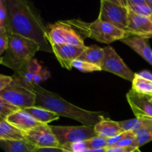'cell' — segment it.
<instances>
[{"instance_id": "cell-1", "label": "cell", "mask_w": 152, "mask_h": 152, "mask_svg": "<svg viewBox=\"0 0 152 152\" xmlns=\"http://www.w3.org/2000/svg\"><path fill=\"white\" fill-rule=\"evenodd\" d=\"M7 16L5 28L9 34H16L35 42L40 50L52 52L48 39V30L39 13L25 0H5Z\"/></svg>"}, {"instance_id": "cell-2", "label": "cell", "mask_w": 152, "mask_h": 152, "mask_svg": "<svg viewBox=\"0 0 152 152\" xmlns=\"http://www.w3.org/2000/svg\"><path fill=\"white\" fill-rule=\"evenodd\" d=\"M37 96L35 106L52 111L57 115L68 117L80 122L83 126L94 127L98 123L105 119L102 112L85 110L62 99L59 95L43 88L40 86L33 85Z\"/></svg>"}, {"instance_id": "cell-3", "label": "cell", "mask_w": 152, "mask_h": 152, "mask_svg": "<svg viewBox=\"0 0 152 152\" xmlns=\"http://www.w3.org/2000/svg\"><path fill=\"white\" fill-rule=\"evenodd\" d=\"M40 48L37 43L16 34H9L8 46L0 64L18 73L32 59Z\"/></svg>"}, {"instance_id": "cell-4", "label": "cell", "mask_w": 152, "mask_h": 152, "mask_svg": "<svg viewBox=\"0 0 152 152\" xmlns=\"http://www.w3.org/2000/svg\"><path fill=\"white\" fill-rule=\"evenodd\" d=\"M59 22L72 28L80 36L94 39L102 43L110 44L130 37L128 33L99 19L92 22H86L78 19L61 20Z\"/></svg>"}, {"instance_id": "cell-5", "label": "cell", "mask_w": 152, "mask_h": 152, "mask_svg": "<svg viewBox=\"0 0 152 152\" xmlns=\"http://www.w3.org/2000/svg\"><path fill=\"white\" fill-rule=\"evenodd\" d=\"M10 85L0 91V96L21 110L35 106L36 96L33 85L25 83L22 78L13 74Z\"/></svg>"}, {"instance_id": "cell-6", "label": "cell", "mask_w": 152, "mask_h": 152, "mask_svg": "<svg viewBox=\"0 0 152 152\" xmlns=\"http://www.w3.org/2000/svg\"><path fill=\"white\" fill-rule=\"evenodd\" d=\"M129 13L127 0H102L98 19L126 32Z\"/></svg>"}, {"instance_id": "cell-7", "label": "cell", "mask_w": 152, "mask_h": 152, "mask_svg": "<svg viewBox=\"0 0 152 152\" xmlns=\"http://www.w3.org/2000/svg\"><path fill=\"white\" fill-rule=\"evenodd\" d=\"M50 126L62 148L66 145L80 143L97 136L94 127L90 126Z\"/></svg>"}, {"instance_id": "cell-8", "label": "cell", "mask_w": 152, "mask_h": 152, "mask_svg": "<svg viewBox=\"0 0 152 152\" xmlns=\"http://www.w3.org/2000/svg\"><path fill=\"white\" fill-rule=\"evenodd\" d=\"M48 39L50 45L70 44L86 47L83 37L74 29L58 22L50 25L48 30Z\"/></svg>"}, {"instance_id": "cell-9", "label": "cell", "mask_w": 152, "mask_h": 152, "mask_svg": "<svg viewBox=\"0 0 152 152\" xmlns=\"http://www.w3.org/2000/svg\"><path fill=\"white\" fill-rule=\"evenodd\" d=\"M101 69L129 81L132 82L134 78V73L126 65L118 53L111 46L104 48V59Z\"/></svg>"}, {"instance_id": "cell-10", "label": "cell", "mask_w": 152, "mask_h": 152, "mask_svg": "<svg viewBox=\"0 0 152 152\" xmlns=\"http://www.w3.org/2000/svg\"><path fill=\"white\" fill-rule=\"evenodd\" d=\"M24 138L37 148H62L50 125L42 124L23 132Z\"/></svg>"}, {"instance_id": "cell-11", "label": "cell", "mask_w": 152, "mask_h": 152, "mask_svg": "<svg viewBox=\"0 0 152 152\" xmlns=\"http://www.w3.org/2000/svg\"><path fill=\"white\" fill-rule=\"evenodd\" d=\"M50 46L52 52L54 53L61 66L68 70L73 68L72 62L78 59L86 47L70 44L52 45Z\"/></svg>"}, {"instance_id": "cell-12", "label": "cell", "mask_w": 152, "mask_h": 152, "mask_svg": "<svg viewBox=\"0 0 152 152\" xmlns=\"http://www.w3.org/2000/svg\"><path fill=\"white\" fill-rule=\"evenodd\" d=\"M126 98L135 117L152 118V95L141 94L131 89Z\"/></svg>"}, {"instance_id": "cell-13", "label": "cell", "mask_w": 152, "mask_h": 152, "mask_svg": "<svg viewBox=\"0 0 152 152\" xmlns=\"http://www.w3.org/2000/svg\"><path fill=\"white\" fill-rule=\"evenodd\" d=\"M126 33L130 36L152 38V25L148 16L137 14L129 10Z\"/></svg>"}, {"instance_id": "cell-14", "label": "cell", "mask_w": 152, "mask_h": 152, "mask_svg": "<svg viewBox=\"0 0 152 152\" xmlns=\"http://www.w3.org/2000/svg\"><path fill=\"white\" fill-rule=\"evenodd\" d=\"M133 132L139 148L152 141V118L136 117L134 120Z\"/></svg>"}, {"instance_id": "cell-15", "label": "cell", "mask_w": 152, "mask_h": 152, "mask_svg": "<svg viewBox=\"0 0 152 152\" xmlns=\"http://www.w3.org/2000/svg\"><path fill=\"white\" fill-rule=\"evenodd\" d=\"M6 121L23 132L31 130L42 124L36 120L31 114H28L25 110L21 109L10 114L7 118Z\"/></svg>"}, {"instance_id": "cell-16", "label": "cell", "mask_w": 152, "mask_h": 152, "mask_svg": "<svg viewBox=\"0 0 152 152\" xmlns=\"http://www.w3.org/2000/svg\"><path fill=\"white\" fill-rule=\"evenodd\" d=\"M120 41L130 47L152 65V50L148 44V39L137 36H130Z\"/></svg>"}, {"instance_id": "cell-17", "label": "cell", "mask_w": 152, "mask_h": 152, "mask_svg": "<svg viewBox=\"0 0 152 152\" xmlns=\"http://www.w3.org/2000/svg\"><path fill=\"white\" fill-rule=\"evenodd\" d=\"M94 129L97 136L107 139L113 138L124 133V131L120 126L119 122L113 121L106 118L98 123Z\"/></svg>"}, {"instance_id": "cell-18", "label": "cell", "mask_w": 152, "mask_h": 152, "mask_svg": "<svg viewBox=\"0 0 152 152\" xmlns=\"http://www.w3.org/2000/svg\"><path fill=\"white\" fill-rule=\"evenodd\" d=\"M103 59L104 48H102L98 45H91L86 47L77 59L94 64L101 68Z\"/></svg>"}, {"instance_id": "cell-19", "label": "cell", "mask_w": 152, "mask_h": 152, "mask_svg": "<svg viewBox=\"0 0 152 152\" xmlns=\"http://www.w3.org/2000/svg\"><path fill=\"white\" fill-rule=\"evenodd\" d=\"M0 148L5 152H35L37 148L25 139L0 141Z\"/></svg>"}, {"instance_id": "cell-20", "label": "cell", "mask_w": 152, "mask_h": 152, "mask_svg": "<svg viewBox=\"0 0 152 152\" xmlns=\"http://www.w3.org/2000/svg\"><path fill=\"white\" fill-rule=\"evenodd\" d=\"M24 139L23 132L15 128L6 120L0 121V141Z\"/></svg>"}, {"instance_id": "cell-21", "label": "cell", "mask_w": 152, "mask_h": 152, "mask_svg": "<svg viewBox=\"0 0 152 152\" xmlns=\"http://www.w3.org/2000/svg\"><path fill=\"white\" fill-rule=\"evenodd\" d=\"M25 111L31 114L36 120L42 124H48L50 122L57 120L59 118V116L55 113L40 107L34 106L26 108Z\"/></svg>"}, {"instance_id": "cell-22", "label": "cell", "mask_w": 152, "mask_h": 152, "mask_svg": "<svg viewBox=\"0 0 152 152\" xmlns=\"http://www.w3.org/2000/svg\"><path fill=\"white\" fill-rule=\"evenodd\" d=\"M42 69L41 65L36 59H32L23 69L19 72L14 73L20 78H22L25 83L28 84H32V80Z\"/></svg>"}, {"instance_id": "cell-23", "label": "cell", "mask_w": 152, "mask_h": 152, "mask_svg": "<svg viewBox=\"0 0 152 152\" xmlns=\"http://www.w3.org/2000/svg\"><path fill=\"white\" fill-rule=\"evenodd\" d=\"M132 90L141 94L152 95V82L135 74L132 81Z\"/></svg>"}, {"instance_id": "cell-24", "label": "cell", "mask_w": 152, "mask_h": 152, "mask_svg": "<svg viewBox=\"0 0 152 152\" xmlns=\"http://www.w3.org/2000/svg\"><path fill=\"white\" fill-rule=\"evenodd\" d=\"M127 5L129 10L137 14L149 16L152 13L146 0H127Z\"/></svg>"}, {"instance_id": "cell-25", "label": "cell", "mask_w": 152, "mask_h": 152, "mask_svg": "<svg viewBox=\"0 0 152 152\" xmlns=\"http://www.w3.org/2000/svg\"><path fill=\"white\" fill-rule=\"evenodd\" d=\"M108 139L102 137L96 136L93 138L88 140L82 142L84 150L87 149H99L108 147Z\"/></svg>"}, {"instance_id": "cell-26", "label": "cell", "mask_w": 152, "mask_h": 152, "mask_svg": "<svg viewBox=\"0 0 152 152\" xmlns=\"http://www.w3.org/2000/svg\"><path fill=\"white\" fill-rule=\"evenodd\" d=\"M19 110V108L11 105L0 96V121L6 120L10 114Z\"/></svg>"}, {"instance_id": "cell-27", "label": "cell", "mask_w": 152, "mask_h": 152, "mask_svg": "<svg viewBox=\"0 0 152 152\" xmlns=\"http://www.w3.org/2000/svg\"><path fill=\"white\" fill-rule=\"evenodd\" d=\"M73 68H77L79 71L84 73L88 72H94V71H102L100 67L97 66L94 64L89 63V62H85V61L80 60V59H76L72 62Z\"/></svg>"}, {"instance_id": "cell-28", "label": "cell", "mask_w": 152, "mask_h": 152, "mask_svg": "<svg viewBox=\"0 0 152 152\" xmlns=\"http://www.w3.org/2000/svg\"><path fill=\"white\" fill-rule=\"evenodd\" d=\"M9 34L5 28H0V62L8 46Z\"/></svg>"}, {"instance_id": "cell-29", "label": "cell", "mask_w": 152, "mask_h": 152, "mask_svg": "<svg viewBox=\"0 0 152 152\" xmlns=\"http://www.w3.org/2000/svg\"><path fill=\"white\" fill-rule=\"evenodd\" d=\"M49 77H50V71L47 69H42L41 71L33 79L32 85L39 86L40 83L45 81V80H47V79H48Z\"/></svg>"}, {"instance_id": "cell-30", "label": "cell", "mask_w": 152, "mask_h": 152, "mask_svg": "<svg viewBox=\"0 0 152 152\" xmlns=\"http://www.w3.org/2000/svg\"><path fill=\"white\" fill-rule=\"evenodd\" d=\"M7 11L5 0H0V28H5Z\"/></svg>"}, {"instance_id": "cell-31", "label": "cell", "mask_w": 152, "mask_h": 152, "mask_svg": "<svg viewBox=\"0 0 152 152\" xmlns=\"http://www.w3.org/2000/svg\"><path fill=\"white\" fill-rule=\"evenodd\" d=\"M106 152H142L139 148L136 147H109Z\"/></svg>"}, {"instance_id": "cell-32", "label": "cell", "mask_w": 152, "mask_h": 152, "mask_svg": "<svg viewBox=\"0 0 152 152\" xmlns=\"http://www.w3.org/2000/svg\"><path fill=\"white\" fill-rule=\"evenodd\" d=\"M12 80H13L12 76L10 77V76L3 75L0 74V91L4 90L8 85H10Z\"/></svg>"}, {"instance_id": "cell-33", "label": "cell", "mask_w": 152, "mask_h": 152, "mask_svg": "<svg viewBox=\"0 0 152 152\" xmlns=\"http://www.w3.org/2000/svg\"><path fill=\"white\" fill-rule=\"evenodd\" d=\"M35 152H68L63 148H37Z\"/></svg>"}, {"instance_id": "cell-34", "label": "cell", "mask_w": 152, "mask_h": 152, "mask_svg": "<svg viewBox=\"0 0 152 152\" xmlns=\"http://www.w3.org/2000/svg\"><path fill=\"white\" fill-rule=\"evenodd\" d=\"M137 74L140 76V77H142V78L145 79V80H149V81L152 82V74L151 73H150L149 71H141L140 73H138Z\"/></svg>"}, {"instance_id": "cell-35", "label": "cell", "mask_w": 152, "mask_h": 152, "mask_svg": "<svg viewBox=\"0 0 152 152\" xmlns=\"http://www.w3.org/2000/svg\"><path fill=\"white\" fill-rule=\"evenodd\" d=\"M107 148H99V149H87L82 151L80 152H106Z\"/></svg>"}, {"instance_id": "cell-36", "label": "cell", "mask_w": 152, "mask_h": 152, "mask_svg": "<svg viewBox=\"0 0 152 152\" xmlns=\"http://www.w3.org/2000/svg\"><path fill=\"white\" fill-rule=\"evenodd\" d=\"M146 1H147V4H148V5L149 6V7L151 9V10H152V0H146Z\"/></svg>"}, {"instance_id": "cell-37", "label": "cell", "mask_w": 152, "mask_h": 152, "mask_svg": "<svg viewBox=\"0 0 152 152\" xmlns=\"http://www.w3.org/2000/svg\"><path fill=\"white\" fill-rule=\"evenodd\" d=\"M148 17H149V19H150V21H151V25H152V13L151 15H150L149 16H148Z\"/></svg>"}, {"instance_id": "cell-38", "label": "cell", "mask_w": 152, "mask_h": 152, "mask_svg": "<svg viewBox=\"0 0 152 152\" xmlns=\"http://www.w3.org/2000/svg\"><path fill=\"white\" fill-rule=\"evenodd\" d=\"M68 152H70V151H68Z\"/></svg>"}]
</instances>
